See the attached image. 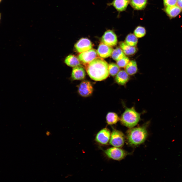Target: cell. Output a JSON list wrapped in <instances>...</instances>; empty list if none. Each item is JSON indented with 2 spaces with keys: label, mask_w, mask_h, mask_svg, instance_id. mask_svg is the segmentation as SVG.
<instances>
[{
  "label": "cell",
  "mask_w": 182,
  "mask_h": 182,
  "mask_svg": "<svg viewBox=\"0 0 182 182\" xmlns=\"http://www.w3.org/2000/svg\"><path fill=\"white\" fill-rule=\"evenodd\" d=\"M165 10L169 16L173 18L176 16L180 13L181 9L175 5L166 7Z\"/></svg>",
  "instance_id": "cell-17"
},
{
  "label": "cell",
  "mask_w": 182,
  "mask_h": 182,
  "mask_svg": "<svg viewBox=\"0 0 182 182\" xmlns=\"http://www.w3.org/2000/svg\"><path fill=\"white\" fill-rule=\"evenodd\" d=\"M85 75L84 69L80 66H78L73 68L71 78L74 80H82L84 78Z\"/></svg>",
  "instance_id": "cell-13"
},
{
  "label": "cell",
  "mask_w": 182,
  "mask_h": 182,
  "mask_svg": "<svg viewBox=\"0 0 182 182\" xmlns=\"http://www.w3.org/2000/svg\"><path fill=\"white\" fill-rule=\"evenodd\" d=\"M146 34L145 28L141 26L137 27L134 31V34L138 38H141L144 36Z\"/></svg>",
  "instance_id": "cell-24"
},
{
  "label": "cell",
  "mask_w": 182,
  "mask_h": 182,
  "mask_svg": "<svg viewBox=\"0 0 182 182\" xmlns=\"http://www.w3.org/2000/svg\"><path fill=\"white\" fill-rule=\"evenodd\" d=\"M106 119L107 123L111 125L116 123L120 120V118L116 113L109 112L106 115Z\"/></svg>",
  "instance_id": "cell-20"
},
{
  "label": "cell",
  "mask_w": 182,
  "mask_h": 182,
  "mask_svg": "<svg viewBox=\"0 0 182 182\" xmlns=\"http://www.w3.org/2000/svg\"><path fill=\"white\" fill-rule=\"evenodd\" d=\"M113 50L111 46L101 42L98 47L97 51V55L102 58H107L111 55Z\"/></svg>",
  "instance_id": "cell-11"
},
{
  "label": "cell",
  "mask_w": 182,
  "mask_h": 182,
  "mask_svg": "<svg viewBox=\"0 0 182 182\" xmlns=\"http://www.w3.org/2000/svg\"><path fill=\"white\" fill-rule=\"evenodd\" d=\"M129 58L125 56L117 61V64L119 67H125L129 61Z\"/></svg>",
  "instance_id": "cell-25"
},
{
  "label": "cell",
  "mask_w": 182,
  "mask_h": 182,
  "mask_svg": "<svg viewBox=\"0 0 182 182\" xmlns=\"http://www.w3.org/2000/svg\"><path fill=\"white\" fill-rule=\"evenodd\" d=\"M86 64L87 72L92 79L95 81H101L108 76V65L102 58L97 57Z\"/></svg>",
  "instance_id": "cell-1"
},
{
  "label": "cell",
  "mask_w": 182,
  "mask_h": 182,
  "mask_svg": "<svg viewBox=\"0 0 182 182\" xmlns=\"http://www.w3.org/2000/svg\"><path fill=\"white\" fill-rule=\"evenodd\" d=\"M110 136V130L107 128H104L97 133L95 137V140L101 145H106L109 141Z\"/></svg>",
  "instance_id": "cell-8"
},
{
  "label": "cell",
  "mask_w": 182,
  "mask_h": 182,
  "mask_svg": "<svg viewBox=\"0 0 182 182\" xmlns=\"http://www.w3.org/2000/svg\"><path fill=\"white\" fill-rule=\"evenodd\" d=\"M176 5L181 9H182V0H177Z\"/></svg>",
  "instance_id": "cell-27"
},
{
  "label": "cell",
  "mask_w": 182,
  "mask_h": 182,
  "mask_svg": "<svg viewBox=\"0 0 182 182\" xmlns=\"http://www.w3.org/2000/svg\"><path fill=\"white\" fill-rule=\"evenodd\" d=\"M46 135L47 136H49L51 134V133L49 131H47L46 133Z\"/></svg>",
  "instance_id": "cell-28"
},
{
  "label": "cell",
  "mask_w": 182,
  "mask_h": 182,
  "mask_svg": "<svg viewBox=\"0 0 182 182\" xmlns=\"http://www.w3.org/2000/svg\"><path fill=\"white\" fill-rule=\"evenodd\" d=\"M120 47L125 54L130 55L135 54L137 51V48L135 46H129L124 42L121 41L119 43Z\"/></svg>",
  "instance_id": "cell-15"
},
{
  "label": "cell",
  "mask_w": 182,
  "mask_h": 182,
  "mask_svg": "<svg viewBox=\"0 0 182 182\" xmlns=\"http://www.w3.org/2000/svg\"><path fill=\"white\" fill-rule=\"evenodd\" d=\"M97 55L96 50L92 49L80 53L78 55V58L80 61L86 64L97 57Z\"/></svg>",
  "instance_id": "cell-7"
},
{
  "label": "cell",
  "mask_w": 182,
  "mask_h": 182,
  "mask_svg": "<svg viewBox=\"0 0 182 182\" xmlns=\"http://www.w3.org/2000/svg\"><path fill=\"white\" fill-rule=\"evenodd\" d=\"M0 17H1V14H0Z\"/></svg>",
  "instance_id": "cell-29"
},
{
  "label": "cell",
  "mask_w": 182,
  "mask_h": 182,
  "mask_svg": "<svg viewBox=\"0 0 182 182\" xmlns=\"http://www.w3.org/2000/svg\"><path fill=\"white\" fill-rule=\"evenodd\" d=\"M65 63L67 66L72 67L80 66L81 64L78 58L73 55H69L64 60Z\"/></svg>",
  "instance_id": "cell-16"
},
{
  "label": "cell",
  "mask_w": 182,
  "mask_h": 182,
  "mask_svg": "<svg viewBox=\"0 0 182 182\" xmlns=\"http://www.w3.org/2000/svg\"><path fill=\"white\" fill-rule=\"evenodd\" d=\"M119 67L116 64L113 63H110L108 65L109 74L112 76H115L120 71Z\"/></svg>",
  "instance_id": "cell-23"
},
{
  "label": "cell",
  "mask_w": 182,
  "mask_h": 182,
  "mask_svg": "<svg viewBox=\"0 0 182 182\" xmlns=\"http://www.w3.org/2000/svg\"><path fill=\"white\" fill-rule=\"evenodd\" d=\"M129 75L125 71H120L116 75L115 80L116 82L118 84L124 85L129 80Z\"/></svg>",
  "instance_id": "cell-14"
},
{
  "label": "cell",
  "mask_w": 182,
  "mask_h": 182,
  "mask_svg": "<svg viewBox=\"0 0 182 182\" xmlns=\"http://www.w3.org/2000/svg\"><path fill=\"white\" fill-rule=\"evenodd\" d=\"M148 0H129V3L131 6L134 9L141 10L144 9L146 7Z\"/></svg>",
  "instance_id": "cell-18"
},
{
  "label": "cell",
  "mask_w": 182,
  "mask_h": 182,
  "mask_svg": "<svg viewBox=\"0 0 182 182\" xmlns=\"http://www.w3.org/2000/svg\"><path fill=\"white\" fill-rule=\"evenodd\" d=\"M125 141L124 134L121 131L113 128L109 141L110 144L113 147H121L123 146Z\"/></svg>",
  "instance_id": "cell-5"
},
{
  "label": "cell",
  "mask_w": 182,
  "mask_h": 182,
  "mask_svg": "<svg viewBox=\"0 0 182 182\" xmlns=\"http://www.w3.org/2000/svg\"><path fill=\"white\" fill-rule=\"evenodd\" d=\"M1 0H0V2H1Z\"/></svg>",
  "instance_id": "cell-30"
},
{
  "label": "cell",
  "mask_w": 182,
  "mask_h": 182,
  "mask_svg": "<svg viewBox=\"0 0 182 182\" xmlns=\"http://www.w3.org/2000/svg\"><path fill=\"white\" fill-rule=\"evenodd\" d=\"M76 51L81 53L92 49V43L88 39L86 38L80 39L75 45Z\"/></svg>",
  "instance_id": "cell-10"
},
{
  "label": "cell",
  "mask_w": 182,
  "mask_h": 182,
  "mask_svg": "<svg viewBox=\"0 0 182 182\" xmlns=\"http://www.w3.org/2000/svg\"><path fill=\"white\" fill-rule=\"evenodd\" d=\"M124 42L129 46H135L138 42V39L134 34L130 33L126 36Z\"/></svg>",
  "instance_id": "cell-22"
},
{
  "label": "cell",
  "mask_w": 182,
  "mask_h": 182,
  "mask_svg": "<svg viewBox=\"0 0 182 182\" xmlns=\"http://www.w3.org/2000/svg\"><path fill=\"white\" fill-rule=\"evenodd\" d=\"M129 3V0H113L111 3L107 4L108 6H113L118 12L125 10Z\"/></svg>",
  "instance_id": "cell-12"
},
{
  "label": "cell",
  "mask_w": 182,
  "mask_h": 182,
  "mask_svg": "<svg viewBox=\"0 0 182 182\" xmlns=\"http://www.w3.org/2000/svg\"><path fill=\"white\" fill-rule=\"evenodd\" d=\"M102 42L112 47L116 45L117 43V36L112 30H108L105 31L101 37Z\"/></svg>",
  "instance_id": "cell-6"
},
{
  "label": "cell",
  "mask_w": 182,
  "mask_h": 182,
  "mask_svg": "<svg viewBox=\"0 0 182 182\" xmlns=\"http://www.w3.org/2000/svg\"><path fill=\"white\" fill-rule=\"evenodd\" d=\"M125 67V71L129 75H134L137 71L136 62L134 60L130 61Z\"/></svg>",
  "instance_id": "cell-19"
},
{
  "label": "cell",
  "mask_w": 182,
  "mask_h": 182,
  "mask_svg": "<svg viewBox=\"0 0 182 182\" xmlns=\"http://www.w3.org/2000/svg\"><path fill=\"white\" fill-rule=\"evenodd\" d=\"M111 56L112 59L117 61L126 56L120 47H117L113 49Z\"/></svg>",
  "instance_id": "cell-21"
},
{
  "label": "cell",
  "mask_w": 182,
  "mask_h": 182,
  "mask_svg": "<svg viewBox=\"0 0 182 182\" xmlns=\"http://www.w3.org/2000/svg\"><path fill=\"white\" fill-rule=\"evenodd\" d=\"M149 122L142 126L129 128L126 133L128 143L132 146L139 145L143 143L148 136L147 128Z\"/></svg>",
  "instance_id": "cell-2"
},
{
  "label": "cell",
  "mask_w": 182,
  "mask_h": 182,
  "mask_svg": "<svg viewBox=\"0 0 182 182\" xmlns=\"http://www.w3.org/2000/svg\"><path fill=\"white\" fill-rule=\"evenodd\" d=\"M177 0H163L164 3L165 7L175 5Z\"/></svg>",
  "instance_id": "cell-26"
},
{
  "label": "cell",
  "mask_w": 182,
  "mask_h": 182,
  "mask_svg": "<svg viewBox=\"0 0 182 182\" xmlns=\"http://www.w3.org/2000/svg\"><path fill=\"white\" fill-rule=\"evenodd\" d=\"M93 88L90 82L88 81H82L79 85L78 92L82 96L86 97L89 96L92 94Z\"/></svg>",
  "instance_id": "cell-9"
},
{
  "label": "cell",
  "mask_w": 182,
  "mask_h": 182,
  "mask_svg": "<svg viewBox=\"0 0 182 182\" xmlns=\"http://www.w3.org/2000/svg\"><path fill=\"white\" fill-rule=\"evenodd\" d=\"M104 152L108 157L116 161L123 159L128 154V153L125 151L115 147L106 149Z\"/></svg>",
  "instance_id": "cell-4"
},
{
  "label": "cell",
  "mask_w": 182,
  "mask_h": 182,
  "mask_svg": "<svg viewBox=\"0 0 182 182\" xmlns=\"http://www.w3.org/2000/svg\"><path fill=\"white\" fill-rule=\"evenodd\" d=\"M141 113L137 112L134 107L130 108L125 107V110L120 118L121 123L129 128L133 127L140 119Z\"/></svg>",
  "instance_id": "cell-3"
}]
</instances>
